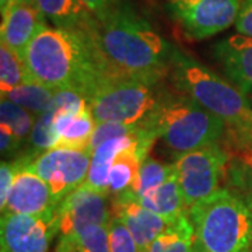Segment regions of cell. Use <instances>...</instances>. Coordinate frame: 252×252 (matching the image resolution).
Here are the masks:
<instances>
[{"label":"cell","mask_w":252,"mask_h":252,"mask_svg":"<svg viewBox=\"0 0 252 252\" xmlns=\"http://www.w3.org/2000/svg\"><path fill=\"white\" fill-rule=\"evenodd\" d=\"M107 76L162 79L170 73L172 48L127 1H119L84 31Z\"/></svg>","instance_id":"obj_1"},{"label":"cell","mask_w":252,"mask_h":252,"mask_svg":"<svg viewBox=\"0 0 252 252\" xmlns=\"http://www.w3.org/2000/svg\"><path fill=\"white\" fill-rule=\"evenodd\" d=\"M24 62L32 80L52 90H77L84 97L107 76L87 32L48 27L28 45Z\"/></svg>","instance_id":"obj_2"},{"label":"cell","mask_w":252,"mask_h":252,"mask_svg":"<svg viewBox=\"0 0 252 252\" xmlns=\"http://www.w3.org/2000/svg\"><path fill=\"white\" fill-rule=\"evenodd\" d=\"M195 241L207 252H250L252 210L228 188H219L187 210Z\"/></svg>","instance_id":"obj_3"},{"label":"cell","mask_w":252,"mask_h":252,"mask_svg":"<svg viewBox=\"0 0 252 252\" xmlns=\"http://www.w3.org/2000/svg\"><path fill=\"white\" fill-rule=\"evenodd\" d=\"M170 74L181 94L223 119L233 130L243 127L252 119L251 101L233 83L177 48L172 52Z\"/></svg>","instance_id":"obj_4"},{"label":"cell","mask_w":252,"mask_h":252,"mask_svg":"<svg viewBox=\"0 0 252 252\" xmlns=\"http://www.w3.org/2000/svg\"><path fill=\"white\" fill-rule=\"evenodd\" d=\"M177 157L219 143L225 124L184 94L167 93L157 108L144 119Z\"/></svg>","instance_id":"obj_5"},{"label":"cell","mask_w":252,"mask_h":252,"mask_svg":"<svg viewBox=\"0 0 252 252\" xmlns=\"http://www.w3.org/2000/svg\"><path fill=\"white\" fill-rule=\"evenodd\" d=\"M161 81L135 76H104L86 98L97 124H137L149 117L168 93Z\"/></svg>","instance_id":"obj_6"},{"label":"cell","mask_w":252,"mask_h":252,"mask_svg":"<svg viewBox=\"0 0 252 252\" xmlns=\"http://www.w3.org/2000/svg\"><path fill=\"white\" fill-rule=\"evenodd\" d=\"M26 165L52 189L61 203L69 193L84 184L90 170L89 149L54 147L36 157L24 156Z\"/></svg>","instance_id":"obj_7"},{"label":"cell","mask_w":252,"mask_h":252,"mask_svg":"<svg viewBox=\"0 0 252 252\" xmlns=\"http://www.w3.org/2000/svg\"><path fill=\"white\" fill-rule=\"evenodd\" d=\"M168 16L190 39H205L235 24L241 0H165Z\"/></svg>","instance_id":"obj_8"},{"label":"cell","mask_w":252,"mask_h":252,"mask_svg":"<svg viewBox=\"0 0 252 252\" xmlns=\"http://www.w3.org/2000/svg\"><path fill=\"white\" fill-rule=\"evenodd\" d=\"M174 164L188 210L192 205L219 189L228 164V154L219 143H215L182 154Z\"/></svg>","instance_id":"obj_9"},{"label":"cell","mask_w":252,"mask_h":252,"mask_svg":"<svg viewBox=\"0 0 252 252\" xmlns=\"http://www.w3.org/2000/svg\"><path fill=\"white\" fill-rule=\"evenodd\" d=\"M59 233L55 215L1 213L0 248L1 252H49L54 237Z\"/></svg>","instance_id":"obj_10"},{"label":"cell","mask_w":252,"mask_h":252,"mask_svg":"<svg viewBox=\"0 0 252 252\" xmlns=\"http://www.w3.org/2000/svg\"><path fill=\"white\" fill-rule=\"evenodd\" d=\"M111 196L81 185L59 203V234L67 235L90 225H108L114 217Z\"/></svg>","instance_id":"obj_11"},{"label":"cell","mask_w":252,"mask_h":252,"mask_svg":"<svg viewBox=\"0 0 252 252\" xmlns=\"http://www.w3.org/2000/svg\"><path fill=\"white\" fill-rule=\"evenodd\" d=\"M18 170L14 177L13 188L1 213H20V215H55L59 202L55 198L52 189L27 165L24 157L16 160Z\"/></svg>","instance_id":"obj_12"},{"label":"cell","mask_w":252,"mask_h":252,"mask_svg":"<svg viewBox=\"0 0 252 252\" xmlns=\"http://www.w3.org/2000/svg\"><path fill=\"white\" fill-rule=\"evenodd\" d=\"M46 27V18L36 4L16 0L1 14V44L24 59L34 36Z\"/></svg>","instance_id":"obj_13"},{"label":"cell","mask_w":252,"mask_h":252,"mask_svg":"<svg viewBox=\"0 0 252 252\" xmlns=\"http://www.w3.org/2000/svg\"><path fill=\"white\" fill-rule=\"evenodd\" d=\"M213 54L225 76L252 102V38L243 34L227 36L215 45Z\"/></svg>","instance_id":"obj_14"},{"label":"cell","mask_w":252,"mask_h":252,"mask_svg":"<svg viewBox=\"0 0 252 252\" xmlns=\"http://www.w3.org/2000/svg\"><path fill=\"white\" fill-rule=\"evenodd\" d=\"M112 210L133 235L140 252H143L154 238L171 221L153 213L139 203L129 192L112 198Z\"/></svg>","instance_id":"obj_15"},{"label":"cell","mask_w":252,"mask_h":252,"mask_svg":"<svg viewBox=\"0 0 252 252\" xmlns=\"http://www.w3.org/2000/svg\"><path fill=\"white\" fill-rule=\"evenodd\" d=\"M55 111L56 147L89 149L91 136L95 129V119L90 107L74 111Z\"/></svg>","instance_id":"obj_16"},{"label":"cell","mask_w":252,"mask_h":252,"mask_svg":"<svg viewBox=\"0 0 252 252\" xmlns=\"http://www.w3.org/2000/svg\"><path fill=\"white\" fill-rule=\"evenodd\" d=\"M150 129L152 127L147 125L143 132L139 133V135L115 137V139H109L107 142L99 144L98 147L91 154L90 170H89L87 178H86L83 185H86L87 188L109 195V170L112 167V162L115 160V157L124 149L129 147L130 144L133 143L139 136H142L147 130H150Z\"/></svg>","instance_id":"obj_17"},{"label":"cell","mask_w":252,"mask_h":252,"mask_svg":"<svg viewBox=\"0 0 252 252\" xmlns=\"http://www.w3.org/2000/svg\"><path fill=\"white\" fill-rule=\"evenodd\" d=\"M36 7L54 27L86 31L93 14L81 0H35Z\"/></svg>","instance_id":"obj_18"},{"label":"cell","mask_w":252,"mask_h":252,"mask_svg":"<svg viewBox=\"0 0 252 252\" xmlns=\"http://www.w3.org/2000/svg\"><path fill=\"white\" fill-rule=\"evenodd\" d=\"M135 199L139 203H142L146 209L152 210L153 213L164 217L170 221L175 220L181 215L187 213V206H185V200H184V195L181 190L177 172L160 187L153 189L152 192Z\"/></svg>","instance_id":"obj_19"},{"label":"cell","mask_w":252,"mask_h":252,"mask_svg":"<svg viewBox=\"0 0 252 252\" xmlns=\"http://www.w3.org/2000/svg\"><path fill=\"white\" fill-rule=\"evenodd\" d=\"M195 231L187 213L181 215L154 238L143 252H190Z\"/></svg>","instance_id":"obj_20"},{"label":"cell","mask_w":252,"mask_h":252,"mask_svg":"<svg viewBox=\"0 0 252 252\" xmlns=\"http://www.w3.org/2000/svg\"><path fill=\"white\" fill-rule=\"evenodd\" d=\"M55 252H111L108 225H90L77 233L61 235Z\"/></svg>","instance_id":"obj_21"},{"label":"cell","mask_w":252,"mask_h":252,"mask_svg":"<svg viewBox=\"0 0 252 252\" xmlns=\"http://www.w3.org/2000/svg\"><path fill=\"white\" fill-rule=\"evenodd\" d=\"M55 93V90L48 89L36 81H30L1 93V98L10 99L38 117L52 108Z\"/></svg>","instance_id":"obj_22"},{"label":"cell","mask_w":252,"mask_h":252,"mask_svg":"<svg viewBox=\"0 0 252 252\" xmlns=\"http://www.w3.org/2000/svg\"><path fill=\"white\" fill-rule=\"evenodd\" d=\"M174 174H175V164H162L152 157H146L140 165L133 188L127 192H130L135 198L143 196L157 187H160Z\"/></svg>","instance_id":"obj_23"},{"label":"cell","mask_w":252,"mask_h":252,"mask_svg":"<svg viewBox=\"0 0 252 252\" xmlns=\"http://www.w3.org/2000/svg\"><path fill=\"white\" fill-rule=\"evenodd\" d=\"M0 118H1V125L11 130V133L17 137L20 143L23 144L24 142H28L36 119L32 112L20 107L10 99L1 98Z\"/></svg>","instance_id":"obj_24"},{"label":"cell","mask_w":252,"mask_h":252,"mask_svg":"<svg viewBox=\"0 0 252 252\" xmlns=\"http://www.w3.org/2000/svg\"><path fill=\"white\" fill-rule=\"evenodd\" d=\"M32 80L23 58L6 45H0V87L1 93L9 91Z\"/></svg>","instance_id":"obj_25"},{"label":"cell","mask_w":252,"mask_h":252,"mask_svg":"<svg viewBox=\"0 0 252 252\" xmlns=\"http://www.w3.org/2000/svg\"><path fill=\"white\" fill-rule=\"evenodd\" d=\"M31 157H36L49 149L56 147V132H55V111L52 108L38 115L34 127L28 139Z\"/></svg>","instance_id":"obj_26"},{"label":"cell","mask_w":252,"mask_h":252,"mask_svg":"<svg viewBox=\"0 0 252 252\" xmlns=\"http://www.w3.org/2000/svg\"><path fill=\"white\" fill-rule=\"evenodd\" d=\"M230 190L237 193L252 210V152L233 160L228 170Z\"/></svg>","instance_id":"obj_27"},{"label":"cell","mask_w":252,"mask_h":252,"mask_svg":"<svg viewBox=\"0 0 252 252\" xmlns=\"http://www.w3.org/2000/svg\"><path fill=\"white\" fill-rule=\"evenodd\" d=\"M108 240L111 252H140L133 235L117 216L109 221Z\"/></svg>","instance_id":"obj_28"},{"label":"cell","mask_w":252,"mask_h":252,"mask_svg":"<svg viewBox=\"0 0 252 252\" xmlns=\"http://www.w3.org/2000/svg\"><path fill=\"white\" fill-rule=\"evenodd\" d=\"M18 170L17 161L13 162H1L0 165V209L3 210L7 199H9L10 190L13 188V182H14V177Z\"/></svg>","instance_id":"obj_29"},{"label":"cell","mask_w":252,"mask_h":252,"mask_svg":"<svg viewBox=\"0 0 252 252\" xmlns=\"http://www.w3.org/2000/svg\"><path fill=\"white\" fill-rule=\"evenodd\" d=\"M234 26L238 34L252 38V0H241V7Z\"/></svg>","instance_id":"obj_30"},{"label":"cell","mask_w":252,"mask_h":252,"mask_svg":"<svg viewBox=\"0 0 252 252\" xmlns=\"http://www.w3.org/2000/svg\"><path fill=\"white\" fill-rule=\"evenodd\" d=\"M121 0H81V3L87 7L94 17H98L105 11L112 9Z\"/></svg>","instance_id":"obj_31"},{"label":"cell","mask_w":252,"mask_h":252,"mask_svg":"<svg viewBox=\"0 0 252 252\" xmlns=\"http://www.w3.org/2000/svg\"><path fill=\"white\" fill-rule=\"evenodd\" d=\"M0 136H1V153L3 154H11L17 152L21 147V143L18 142V139L11 133L6 126H0Z\"/></svg>","instance_id":"obj_32"},{"label":"cell","mask_w":252,"mask_h":252,"mask_svg":"<svg viewBox=\"0 0 252 252\" xmlns=\"http://www.w3.org/2000/svg\"><path fill=\"white\" fill-rule=\"evenodd\" d=\"M233 133H234L235 142H238L240 146L252 150V119L243 127L233 130Z\"/></svg>","instance_id":"obj_33"},{"label":"cell","mask_w":252,"mask_h":252,"mask_svg":"<svg viewBox=\"0 0 252 252\" xmlns=\"http://www.w3.org/2000/svg\"><path fill=\"white\" fill-rule=\"evenodd\" d=\"M14 1H16V0H0V11H1V14L9 9Z\"/></svg>","instance_id":"obj_34"},{"label":"cell","mask_w":252,"mask_h":252,"mask_svg":"<svg viewBox=\"0 0 252 252\" xmlns=\"http://www.w3.org/2000/svg\"><path fill=\"white\" fill-rule=\"evenodd\" d=\"M190 252H207V251L203 248V247H200V245L195 241V244H193V247H192Z\"/></svg>","instance_id":"obj_35"},{"label":"cell","mask_w":252,"mask_h":252,"mask_svg":"<svg viewBox=\"0 0 252 252\" xmlns=\"http://www.w3.org/2000/svg\"><path fill=\"white\" fill-rule=\"evenodd\" d=\"M18 1H26V3H32V4H35V0H18Z\"/></svg>","instance_id":"obj_36"},{"label":"cell","mask_w":252,"mask_h":252,"mask_svg":"<svg viewBox=\"0 0 252 252\" xmlns=\"http://www.w3.org/2000/svg\"><path fill=\"white\" fill-rule=\"evenodd\" d=\"M250 252H252V245H251V251H250Z\"/></svg>","instance_id":"obj_37"}]
</instances>
